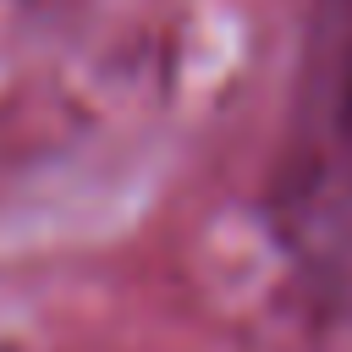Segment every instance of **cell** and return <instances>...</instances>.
I'll use <instances>...</instances> for the list:
<instances>
[{
  "label": "cell",
  "mask_w": 352,
  "mask_h": 352,
  "mask_svg": "<svg viewBox=\"0 0 352 352\" xmlns=\"http://www.w3.org/2000/svg\"><path fill=\"white\" fill-rule=\"evenodd\" d=\"M264 220L302 292L352 319V0L314 11L286 138L264 182Z\"/></svg>",
  "instance_id": "1"
}]
</instances>
